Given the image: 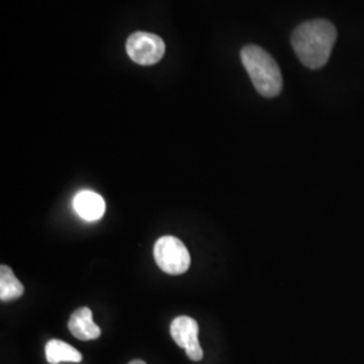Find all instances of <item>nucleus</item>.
I'll return each instance as SVG.
<instances>
[{"label": "nucleus", "instance_id": "obj_1", "mask_svg": "<svg viewBox=\"0 0 364 364\" xmlns=\"http://www.w3.org/2000/svg\"><path fill=\"white\" fill-rule=\"evenodd\" d=\"M336 37V28L331 22L314 19L299 25L294 30L291 46L304 65L318 69L328 63Z\"/></svg>", "mask_w": 364, "mask_h": 364}, {"label": "nucleus", "instance_id": "obj_2", "mask_svg": "<svg viewBox=\"0 0 364 364\" xmlns=\"http://www.w3.org/2000/svg\"><path fill=\"white\" fill-rule=\"evenodd\" d=\"M242 63L255 90L264 97H275L282 91L284 80L273 57L259 46L248 45L242 53Z\"/></svg>", "mask_w": 364, "mask_h": 364}, {"label": "nucleus", "instance_id": "obj_3", "mask_svg": "<svg viewBox=\"0 0 364 364\" xmlns=\"http://www.w3.org/2000/svg\"><path fill=\"white\" fill-rule=\"evenodd\" d=\"M154 258L164 273L180 275L191 267V254L178 237L162 236L154 246Z\"/></svg>", "mask_w": 364, "mask_h": 364}, {"label": "nucleus", "instance_id": "obj_4", "mask_svg": "<svg viewBox=\"0 0 364 364\" xmlns=\"http://www.w3.org/2000/svg\"><path fill=\"white\" fill-rule=\"evenodd\" d=\"M126 49L135 64L154 65L162 60L165 54V42L156 34L136 31L127 39Z\"/></svg>", "mask_w": 364, "mask_h": 364}, {"label": "nucleus", "instance_id": "obj_5", "mask_svg": "<svg viewBox=\"0 0 364 364\" xmlns=\"http://www.w3.org/2000/svg\"><path fill=\"white\" fill-rule=\"evenodd\" d=\"M170 335L174 343L185 350L191 360L200 362L203 359L204 352L198 343V324L195 318L188 316L174 318L170 326Z\"/></svg>", "mask_w": 364, "mask_h": 364}, {"label": "nucleus", "instance_id": "obj_6", "mask_svg": "<svg viewBox=\"0 0 364 364\" xmlns=\"http://www.w3.org/2000/svg\"><path fill=\"white\" fill-rule=\"evenodd\" d=\"M68 328L70 333L82 341H90L100 338L102 329L93 321V314L90 308H80L69 318Z\"/></svg>", "mask_w": 364, "mask_h": 364}, {"label": "nucleus", "instance_id": "obj_7", "mask_svg": "<svg viewBox=\"0 0 364 364\" xmlns=\"http://www.w3.org/2000/svg\"><path fill=\"white\" fill-rule=\"evenodd\" d=\"M73 208L84 220H99L105 213V198L91 191H81L73 200Z\"/></svg>", "mask_w": 364, "mask_h": 364}, {"label": "nucleus", "instance_id": "obj_8", "mask_svg": "<svg viewBox=\"0 0 364 364\" xmlns=\"http://www.w3.org/2000/svg\"><path fill=\"white\" fill-rule=\"evenodd\" d=\"M46 359L50 364H60L64 362L80 363L82 360V355L70 344L61 340H50L46 344Z\"/></svg>", "mask_w": 364, "mask_h": 364}, {"label": "nucleus", "instance_id": "obj_9", "mask_svg": "<svg viewBox=\"0 0 364 364\" xmlns=\"http://www.w3.org/2000/svg\"><path fill=\"white\" fill-rule=\"evenodd\" d=\"M25 287L19 279L14 275L13 270L1 264L0 267V299L1 302H10L14 299H21L23 296Z\"/></svg>", "mask_w": 364, "mask_h": 364}, {"label": "nucleus", "instance_id": "obj_10", "mask_svg": "<svg viewBox=\"0 0 364 364\" xmlns=\"http://www.w3.org/2000/svg\"><path fill=\"white\" fill-rule=\"evenodd\" d=\"M129 364H146V362H144V360H139V359H135V360H132V362H130Z\"/></svg>", "mask_w": 364, "mask_h": 364}]
</instances>
